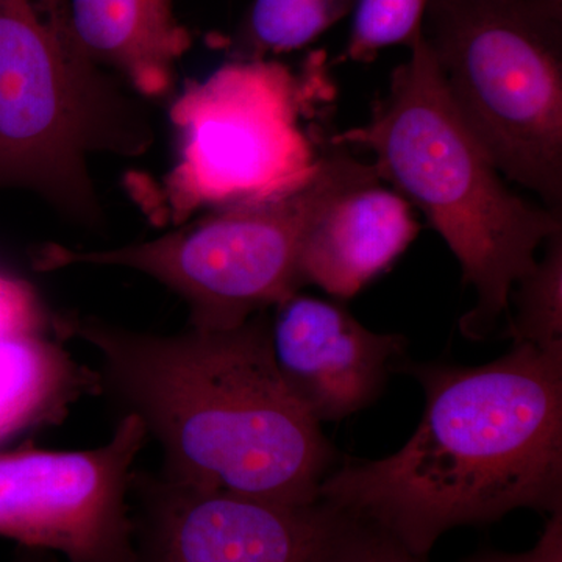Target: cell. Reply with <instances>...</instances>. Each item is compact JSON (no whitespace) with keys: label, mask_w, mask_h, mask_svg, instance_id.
<instances>
[{"label":"cell","mask_w":562,"mask_h":562,"mask_svg":"<svg viewBox=\"0 0 562 562\" xmlns=\"http://www.w3.org/2000/svg\"><path fill=\"white\" fill-rule=\"evenodd\" d=\"M63 341L90 346L102 394L135 414L162 452L161 473L199 490L308 505L338 453L281 379L271 316L228 330H131L98 316L54 313Z\"/></svg>","instance_id":"1"},{"label":"cell","mask_w":562,"mask_h":562,"mask_svg":"<svg viewBox=\"0 0 562 562\" xmlns=\"http://www.w3.org/2000/svg\"><path fill=\"white\" fill-rule=\"evenodd\" d=\"M425 412L402 449L336 465L322 501L419 558L443 532L562 509V353L513 344L482 366L408 362Z\"/></svg>","instance_id":"2"},{"label":"cell","mask_w":562,"mask_h":562,"mask_svg":"<svg viewBox=\"0 0 562 562\" xmlns=\"http://www.w3.org/2000/svg\"><path fill=\"white\" fill-rule=\"evenodd\" d=\"M408 49L369 121L331 143L371 151L380 179L439 233L476 294L460 330L482 341L509 313L514 284L531 271L543 243L562 232L561 214L506 187L450 102L425 40Z\"/></svg>","instance_id":"3"},{"label":"cell","mask_w":562,"mask_h":562,"mask_svg":"<svg viewBox=\"0 0 562 562\" xmlns=\"http://www.w3.org/2000/svg\"><path fill=\"white\" fill-rule=\"evenodd\" d=\"M139 99L81 49L66 0H0V190L31 191L65 220L101 228L91 160L150 149L154 121Z\"/></svg>","instance_id":"4"},{"label":"cell","mask_w":562,"mask_h":562,"mask_svg":"<svg viewBox=\"0 0 562 562\" xmlns=\"http://www.w3.org/2000/svg\"><path fill=\"white\" fill-rule=\"evenodd\" d=\"M333 147L322 151L308 179L276 198L213 210L160 238L116 249L43 244L33 251V269H131L180 295L190 308V327H239L302 290L299 258L314 216L342 191L376 177L372 162L358 160L341 144Z\"/></svg>","instance_id":"5"},{"label":"cell","mask_w":562,"mask_h":562,"mask_svg":"<svg viewBox=\"0 0 562 562\" xmlns=\"http://www.w3.org/2000/svg\"><path fill=\"white\" fill-rule=\"evenodd\" d=\"M422 38L505 179L562 210V18L528 0H431Z\"/></svg>","instance_id":"6"},{"label":"cell","mask_w":562,"mask_h":562,"mask_svg":"<svg viewBox=\"0 0 562 562\" xmlns=\"http://www.w3.org/2000/svg\"><path fill=\"white\" fill-rule=\"evenodd\" d=\"M310 79L261 58L188 83L169 110L177 157L154 220L183 225L198 211L266 201L308 179L322 154L302 128Z\"/></svg>","instance_id":"7"},{"label":"cell","mask_w":562,"mask_h":562,"mask_svg":"<svg viewBox=\"0 0 562 562\" xmlns=\"http://www.w3.org/2000/svg\"><path fill=\"white\" fill-rule=\"evenodd\" d=\"M136 562H364L380 532L331 503L284 505L135 471Z\"/></svg>","instance_id":"8"},{"label":"cell","mask_w":562,"mask_h":562,"mask_svg":"<svg viewBox=\"0 0 562 562\" xmlns=\"http://www.w3.org/2000/svg\"><path fill=\"white\" fill-rule=\"evenodd\" d=\"M147 439L139 417L122 414L95 449L0 452V538L68 562H136L131 491Z\"/></svg>","instance_id":"9"},{"label":"cell","mask_w":562,"mask_h":562,"mask_svg":"<svg viewBox=\"0 0 562 562\" xmlns=\"http://www.w3.org/2000/svg\"><path fill=\"white\" fill-rule=\"evenodd\" d=\"M273 310V361L314 419L342 420L379 401L405 336L369 330L341 302L301 291Z\"/></svg>","instance_id":"10"},{"label":"cell","mask_w":562,"mask_h":562,"mask_svg":"<svg viewBox=\"0 0 562 562\" xmlns=\"http://www.w3.org/2000/svg\"><path fill=\"white\" fill-rule=\"evenodd\" d=\"M419 231L413 206L380 177L355 184L306 228L299 258L302 284L349 301L390 269Z\"/></svg>","instance_id":"11"},{"label":"cell","mask_w":562,"mask_h":562,"mask_svg":"<svg viewBox=\"0 0 562 562\" xmlns=\"http://www.w3.org/2000/svg\"><path fill=\"white\" fill-rule=\"evenodd\" d=\"M66 5L74 35L95 65L140 98L172 90L177 63L192 44L172 0H66Z\"/></svg>","instance_id":"12"},{"label":"cell","mask_w":562,"mask_h":562,"mask_svg":"<svg viewBox=\"0 0 562 562\" xmlns=\"http://www.w3.org/2000/svg\"><path fill=\"white\" fill-rule=\"evenodd\" d=\"M101 394L98 369L80 364L57 333L0 341V446L60 425L81 398Z\"/></svg>","instance_id":"13"},{"label":"cell","mask_w":562,"mask_h":562,"mask_svg":"<svg viewBox=\"0 0 562 562\" xmlns=\"http://www.w3.org/2000/svg\"><path fill=\"white\" fill-rule=\"evenodd\" d=\"M358 0H255L239 32L244 60L302 49L353 11Z\"/></svg>","instance_id":"14"},{"label":"cell","mask_w":562,"mask_h":562,"mask_svg":"<svg viewBox=\"0 0 562 562\" xmlns=\"http://www.w3.org/2000/svg\"><path fill=\"white\" fill-rule=\"evenodd\" d=\"M541 260L514 284L516 313L509 321L513 344L562 353V232L546 243Z\"/></svg>","instance_id":"15"},{"label":"cell","mask_w":562,"mask_h":562,"mask_svg":"<svg viewBox=\"0 0 562 562\" xmlns=\"http://www.w3.org/2000/svg\"><path fill=\"white\" fill-rule=\"evenodd\" d=\"M431 0H358L344 60L371 63L391 46H408L422 36Z\"/></svg>","instance_id":"16"},{"label":"cell","mask_w":562,"mask_h":562,"mask_svg":"<svg viewBox=\"0 0 562 562\" xmlns=\"http://www.w3.org/2000/svg\"><path fill=\"white\" fill-rule=\"evenodd\" d=\"M52 314L31 281L0 268V341L54 331Z\"/></svg>","instance_id":"17"},{"label":"cell","mask_w":562,"mask_h":562,"mask_svg":"<svg viewBox=\"0 0 562 562\" xmlns=\"http://www.w3.org/2000/svg\"><path fill=\"white\" fill-rule=\"evenodd\" d=\"M465 562H562V509L550 514L541 538L528 552H483Z\"/></svg>","instance_id":"18"},{"label":"cell","mask_w":562,"mask_h":562,"mask_svg":"<svg viewBox=\"0 0 562 562\" xmlns=\"http://www.w3.org/2000/svg\"><path fill=\"white\" fill-rule=\"evenodd\" d=\"M364 562H425V560L409 553L386 536L380 535Z\"/></svg>","instance_id":"19"},{"label":"cell","mask_w":562,"mask_h":562,"mask_svg":"<svg viewBox=\"0 0 562 562\" xmlns=\"http://www.w3.org/2000/svg\"><path fill=\"white\" fill-rule=\"evenodd\" d=\"M528 2L553 16L562 18V0H528Z\"/></svg>","instance_id":"20"},{"label":"cell","mask_w":562,"mask_h":562,"mask_svg":"<svg viewBox=\"0 0 562 562\" xmlns=\"http://www.w3.org/2000/svg\"><path fill=\"white\" fill-rule=\"evenodd\" d=\"M29 552H31V554H25L20 562H47L43 557H41V552H38V550H29Z\"/></svg>","instance_id":"21"}]
</instances>
